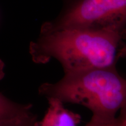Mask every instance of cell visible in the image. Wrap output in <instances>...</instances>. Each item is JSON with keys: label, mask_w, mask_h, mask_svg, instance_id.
<instances>
[{"label": "cell", "mask_w": 126, "mask_h": 126, "mask_svg": "<svg viewBox=\"0 0 126 126\" xmlns=\"http://www.w3.org/2000/svg\"><path fill=\"white\" fill-rule=\"evenodd\" d=\"M126 32L62 29L39 34L29 53L34 63L58 61L64 72L116 67L126 55Z\"/></svg>", "instance_id": "6da1fadb"}, {"label": "cell", "mask_w": 126, "mask_h": 126, "mask_svg": "<svg viewBox=\"0 0 126 126\" xmlns=\"http://www.w3.org/2000/svg\"><path fill=\"white\" fill-rule=\"evenodd\" d=\"M64 74L57 82L42 83L38 89L39 94L47 99L85 107L92 113L91 120L96 122H111L126 105V81L116 67Z\"/></svg>", "instance_id": "7a4b0ae2"}, {"label": "cell", "mask_w": 126, "mask_h": 126, "mask_svg": "<svg viewBox=\"0 0 126 126\" xmlns=\"http://www.w3.org/2000/svg\"><path fill=\"white\" fill-rule=\"evenodd\" d=\"M126 0H73L40 33L62 29L126 32Z\"/></svg>", "instance_id": "3957f363"}, {"label": "cell", "mask_w": 126, "mask_h": 126, "mask_svg": "<svg viewBox=\"0 0 126 126\" xmlns=\"http://www.w3.org/2000/svg\"><path fill=\"white\" fill-rule=\"evenodd\" d=\"M48 108L43 119L36 121L33 126H79L81 116L64 106L56 99H48Z\"/></svg>", "instance_id": "277c9868"}, {"label": "cell", "mask_w": 126, "mask_h": 126, "mask_svg": "<svg viewBox=\"0 0 126 126\" xmlns=\"http://www.w3.org/2000/svg\"><path fill=\"white\" fill-rule=\"evenodd\" d=\"M4 64L0 60V79L4 77ZM31 109V104L16 103L0 92V122Z\"/></svg>", "instance_id": "5b68a950"}, {"label": "cell", "mask_w": 126, "mask_h": 126, "mask_svg": "<svg viewBox=\"0 0 126 126\" xmlns=\"http://www.w3.org/2000/svg\"><path fill=\"white\" fill-rule=\"evenodd\" d=\"M31 110L4 120L0 122V126H33L37 119Z\"/></svg>", "instance_id": "8992f818"}, {"label": "cell", "mask_w": 126, "mask_h": 126, "mask_svg": "<svg viewBox=\"0 0 126 126\" xmlns=\"http://www.w3.org/2000/svg\"><path fill=\"white\" fill-rule=\"evenodd\" d=\"M116 118L113 121H111V122L107 123L96 122L90 120V121L89 122L87 123L85 125H84L83 126H116Z\"/></svg>", "instance_id": "52a82bcc"}]
</instances>
